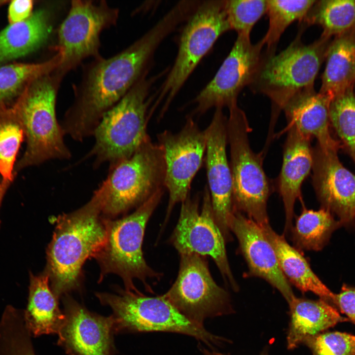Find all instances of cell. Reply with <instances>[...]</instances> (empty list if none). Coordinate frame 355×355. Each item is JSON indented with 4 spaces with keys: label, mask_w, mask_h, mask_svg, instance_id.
<instances>
[{
    "label": "cell",
    "mask_w": 355,
    "mask_h": 355,
    "mask_svg": "<svg viewBox=\"0 0 355 355\" xmlns=\"http://www.w3.org/2000/svg\"><path fill=\"white\" fill-rule=\"evenodd\" d=\"M106 195L103 182L86 204L57 218L44 271L58 299L80 288L85 261L93 257L106 240V218L102 214Z\"/></svg>",
    "instance_id": "2"
},
{
    "label": "cell",
    "mask_w": 355,
    "mask_h": 355,
    "mask_svg": "<svg viewBox=\"0 0 355 355\" xmlns=\"http://www.w3.org/2000/svg\"><path fill=\"white\" fill-rule=\"evenodd\" d=\"M116 293H96L104 305L111 308L114 333L168 332L195 338L213 349L226 340L185 317L163 295L150 297L138 290L117 287Z\"/></svg>",
    "instance_id": "6"
},
{
    "label": "cell",
    "mask_w": 355,
    "mask_h": 355,
    "mask_svg": "<svg viewBox=\"0 0 355 355\" xmlns=\"http://www.w3.org/2000/svg\"><path fill=\"white\" fill-rule=\"evenodd\" d=\"M34 2L31 0H15L9 3L8 19L10 24L23 21L33 13Z\"/></svg>",
    "instance_id": "37"
},
{
    "label": "cell",
    "mask_w": 355,
    "mask_h": 355,
    "mask_svg": "<svg viewBox=\"0 0 355 355\" xmlns=\"http://www.w3.org/2000/svg\"><path fill=\"white\" fill-rule=\"evenodd\" d=\"M60 55L39 63H15L0 67V109L11 106L32 80L49 73L59 66Z\"/></svg>",
    "instance_id": "28"
},
{
    "label": "cell",
    "mask_w": 355,
    "mask_h": 355,
    "mask_svg": "<svg viewBox=\"0 0 355 355\" xmlns=\"http://www.w3.org/2000/svg\"><path fill=\"white\" fill-rule=\"evenodd\" d=\"M227 144L233 183L234 210L245 213L260 227L269 224L267 204L271 185L263 168V154L251 148V131L245 112L237 105L229 108Z\"/></svg>",
    "instance_id": "8"
},
{
    "label": "cell",
    "mask_w": 355,
    "mask_h": 355,
    "mask_svg": "<svg viewBox=\"0 0 355 355\" xmlns=\"http://www.w3.org/2000/svg\"><path fill=\"white\" fill-rule=\"evenodd\" d=\"M336 299L338 311L355 324V287L344 284Z\"/></svg>",
    "instance_id": "36"
},
{
    "label": "cell",
    "mask_w": 355,
    "mask_h": 355,
    "mask_svg": "<svg viewBox=\"0 0 355 355\" xmlns=\"http://www.w3.org/2000/svg\"><path fill=\"white\" fill-rule=\"evenodd\" d=\"M227 121L222 108H216L211 123L204 130V160L214 217L225 241H229L231 236L228 221L234 208L232 178L226 151Z\"/></svg>",
    "instance_id": "16"
},
{
    "label": "cell",
    "mask_w": 355,
    "mask_h": 355,
    "mask_svg": "<svg viewBox=\"0 0 355 355\" xmlns=\"http://www.w3.org/2000/svg\"><path fill=\"white\" fill-rule=\"evenodd\" d=\"M286 128L287 134L277 186L285 212L284 232L288 235L293 226L295 203L301 197L302 183L313 168V152L310 138L293 126L287 125Z\"/></svg>",
    "instance_id": "20"
},
{
    "label": "cell",
    "mask_w": 355,
    "mask_h": 355,
    "mask_svg": "<svg viewBox=\"0 0 355 355\" xmlns=\"http://www.w3.org/2000/svg\"><path fill=\"white\" fill-rule=\"evenodd\" d=\"M178 277L164 297L190 320L203 325L208 318L233 312L229 295L217 285L205 257L180 254Z\"/></svg>",
    "instance_id": "12"
},
{
    "label": "cell",
    "mask_w": 355,
    "mask_h": 355,
    "mask_svg": "<svg viewBox=\"0 0 355 355\" xmlns=\"http://www.w3.org/2000/svg\"><path fill=\"white\" fill-rule=\"evenodd\" d=\"M61 80L53 72L30 81L11 106L24 131L26 147L14 174L50 160H68L71 153L58 121L56 100Z\"/></svg>",
    "instance_id": "4"
},
{
    "label": "cell",
    "mask_w": 355,
    "mask_h": 355,
    "mask_svg": "<svg viewBox=\"0 0 355 355\" xmlns=\"http://www.w3.org/2000/svg\"><path fill=\"white\" fill-rule=\"evenodd\" d=\"M165 176L162 148L149 136L131 156L109 167L104 181L106 195L103 216L111 219L138 208L165 188Z\"/></svg>",
    "instance_id": "9"
},
{
    "label": "cell",
    "mask_w": 355,
    "mask_h": 355,
    "mask_svg": "<svg viewBox=\"0 0 355 355\" xmlns=\"http://www.w3.org/2000/svg\"><path fill=\"white\" fill-rule=\"evenodd\" d=\"M191 115L178 133L165 130L157 135L162 147L165 166V187L169 201L164 224L175 205L190 195L192 181L202 165L206 149L205 131Z\"/></svg>",
    "instance_id": "14"
},
{
    "label": "cell",
    "mask_w": 355,
    "mask_h": 355,
    "mask_svg": "<svg viewBox=\"0 0 355 355\" xmlns=\"http://www.w3.org/2000/svg\"><path fill=\"white\" fill-rule=\"evenodd\" d=\"M316 2L314 0H268L267 13L269 26L262 38L266 51L276 53L277 46L282 34L293 22L302 21Z\"/></svg>",
    "instance_id": "30"
},
{
    "label": "cell",
    "mask_w": 355,
    "mask_h": 355,
    "mask_svg": "<svg viewBox=\"0 0 355 355\" xmlns=\"http://www.w3.org/2000/svg\"><path fill=\"white\" fill-rule=\"evenodd\" d=\"M312 355H355V336L338 331L322 332L303 342Z\"/></svg>",
    "instance_id": "35"
},
{
    "label": "cell",
    "mask_w": 355,
    "mask_h": 355,
    "mask_svg": "<svg viewBox=\"0 0 355 355\" xmlns=\"http://www.w3.org/2000/svg\"><path fill=\"white\" fill-rule=\"evenodd\" d=\"M6 2L5 1H0V7L3 4V3Z\"/></svg>",
    "instance_id": "40"
},
{
    "label": "cell",
    "mask_w": 355,
    "mask_h": 355,
    "mask_svg": "<svg viewBox=\"0 0 355 355\" xmlns=\"http://www.w3.org/2000/svg\"><path fill=\"white\" fill-rule=\"evenodd\" d=\"M295 38L278 54L263 51L253 78L248 86L255 93L268 97L272 104L269 138L280 113L299 92L314 88L315 79L328 46V38L305 44L301 37L307 27L302 23Z\"/></svg>",
    "instance_id": "3"
},
{
    "label": "cell",
    "mask_w": 355,
    "mask_h": 355,
    "mask_svg": "<svg viewBox=\"0 0 355 355\" xmlns=\"http://www.w3.org/2000/svg\"><path fill=\"white\" fill-rule=\"evenodd\" d=\"M341 226L340 221L329 210L322 208L314 211L304 207L290 232L298 248L319 251L327 244L332 233Z\"/></svg>",
    "instance_id": "27"
},
{
    "label": "cell",
    "mask_w": 355,
    "mask_h": 355,
    "mask_svg": "<svg viewBox=\"0 0 355 355\" xmlns=\"http://www.w3.org/2000/svg\"><path fill=\"white\" fill-rule=\"evenodd\" d=\"M290 320L287 335V347L292 350L314 336L341 322L349 321L327 302L298 298L288 303Z\"/></svg>",
    "instance_id": "23"
},
{
    "label": "cell",
    "mask_w": 355,
    "mask_h": 355,
    "mask_svg": "<svg viewBox=\"0 0 355 355\" xmlns=\"http://www.w3.org/2000/svg\"><path fill=\"white\" fill-rule=\"evenodd\" d=\"M62 298L65 320L58 344L69 355H114L112 316L89 311L69 294Z\"/></svg>",
    "instance_id": "17"
},
{
    "label": "cell",
    "mask_w": 355,
    "mask_h": 355,
    "mask_svg": "<svg viewBox=\"0 0 355 355\" xmlns=\"http://www.w3.org/2000/svg\"><path fill=\"white\" fill-rule=\"evenodd\" d=\"M49 282V275L44 271L38 275L30 273L28 301L24 318L27 328L34 336L58 334L65 320Z\"/></svg>",
    "instance_id": "25"
},
{
    "label": "cell",
    "mask_w": 355,
    "mask_h": 355,
    "mask_svg": "<svg viewBox=\"0 0 355 355\" xmlns=\"http://www.w3.org/2000/svg\"><path fill=\"white\" fill-rule=\"evenodd\" d=\"M261 228L273 247L282 271L290 284L302 292L314 293L338 310L336 294L314 273L302 254L290 246L284 236L274 231L270 224Z\"/></svg>",
    "instance_id": "22"
},
{
    "label": "cell",
    "mask_w": 355,
    "mask_h": 355,
    "mask_svg": "<svg viewBox=\"0 0 355 355\" xmlns=\"http://www.w3.org/2000/svg\"><path fill=\"white\" fill-rule=\"evenodd\" d=\"M164 192V189L158 191L132 213L121 219L106 218V240L93 256L101 269L100 281L113 273L121 278L126 289L138 290L133 280L138 279L151 290L147 280L160 278L161 274L145 261L142 246L146 224Z\"/></svg>",
    "instance_id": "7"
},
{
    "label": "cell",
    "mask_w": 355,
    "mask_h": 355,
    "mask_svg": "<svg viewBox=\"0 0 355 355\" xmlns=\"http://www.w3.org/2000/svg\"><path fill=\"white\" fill-rule=\"evenodd\" d=\"M25 136L22 125L11 106L0 109V176L13 181L16 160Z\"/></svg>",
    "instance_id": "31"
},
{
    "label": "cell",
    "mask_w": 355,
    "mask_h": 355,
    "mask_svg": "<svg viewBox=\"0 0 355 355\" xmlns=\"http://www.w3.org/2000/svg\"><path fill=\"white\" fill-rule=\"evenodd\" d=\"M319 92L331 101L355 83V36L344 34L328 45Z\"/></svg>",
    "instance_id": "26"
},
{
    "label": "cell",
    "mask_w": 355,
    "mask_h": 355,
    "mask_svg": "<svg viewBox=\"0 0 355 355\" xmlns=\"http://www.w3.org/2000/svg\"><path fill=\"white\" fill-rule=\"evenodd\" d=\"M199 201L198 195L194 198L189 195L181 203L170 242L179 254L195 253L211 257L224 280L236 289L238 285L228 262L226 241L214 217L207 184L204 187L201 210Z\"/></svg>",
    "instance_id": "13"
},
{
    "label": "cell",
    "mask_w": 355,
    "mask_h": 355,
    "mask_svg": "<svg viewBox=\"0 0 355 355\" xmlns=\"http://www.w3.org/2000/svg\"><path fill=\"white\" fill-rule=\"evenodd\" d=\"M300 23L319 25L323 29L321 36L328 38L345 34L355 26V0H316Z\"/></svg>",
    "instance_id": "29"
},
{
    "label": "cell",
    "mask_w": 355,
    "mask_h": 355,
    "mask_svg": "<svg viewBox=\"0 0 355 355\" xmlns=\"http://www.w3.org/2000/svg\"><path fill=\"white\" fill-rule=\"evenodd\" d=\"M268 0H225V9L230 30L250 37L255 23L267 12Z\"/></svg>",
    "instance_id": "33"
},
{
    "label": "cell",
    "mask_w": 355,
    "mask_h": 355,
    "mask_svg": "<svg viewBox=\"0 0 355 355\" xmlns=\"http://www.w3.org/2000/svg\"><path fill=\"white\" fill-rule=\"evenodd\" d=\"M247 262L248 275L259 277L277 289L288 303L294 296L283 273L274 248L262 228L242 213L235 210L228 221Z\"/></svg>",
    "instance_id": "19"
},
{
    "label": "cell",
    "mask_w": 355,
    "mask_h": 355,
    "mask_svg": "<svg viewBox=\"0 0 355 355\" xmlns=\"http://www.w3.org/2000/svg\"><path fill=\"white\" fill-rule=\"evenodd\" d=\"M200 351L203 355H226L222 353L214 351L213 349H208L201 346L200 347ZM261 355H267L265 353H263Z\"/></svg>",
    "instance_id": "39"
},
{
    "label": "cell",
    "mask_w": 355,
    "mask_h": 355,
    "mask_svg": "<svg viewBox=\"0 0 355 355\" xmlns=\"http://www.w3.org/2000/svg\"><path fill=\"white\" fill-rule=\"evenodd\" d=\"M229 30L225 0L198 3L183 29L176 60L159 90L152 112L164 101L160 113L162 117L202 58L219 37Z\"/></svg>",
    "instance_id": "10"
},
{
    "label": "cell",
    "mask_w": 355,
    "mask_h": 355,
    "mask_svg": "<svg viewBox=\"0 0 355 355\" xmlns=\"http://www.w3.org/2000/svg\"><path fill=\"white\" fill-rule=\"evenodd\" d=\"M264 46L262 39L252 44L250 37L237 35L213 78L193 100L196 106L191 116H201L213 107L229 108L237 104L239 94L253 78Z\"/></svg>",
    "instance_id": "15"
},
{
    "label": "cell",
    "mask_w": 355,
    "mask_h": 355,
    "mask_svg": "<svg viewBox=\"0 0 355 355\" xmlns=\"http://www.w3.org/2000/svg\"><path fill=\"white\" fill-rule=\"evenodd\" d=\"M11 182L4 180L0 176V207L3 197Z\"/></svg>",
    "instance_id": "38"
},
{
    "label": "cell",
    "mask_w": 355,
    "mask_h": 355,
    "mask_svg": "<svg viewBox=\"0 0 355 355\" xmlns=\"http://www.w3.org/2000/svg\"><path fill=\"white\" fill-rule=\"evenodd\" d=\"M119 13L118 8L105 0L71 1L69 13L60 26L54 47L61 56L59 65L53 71L58 77L63 80L88 58L102 57L100 54L101 34L117 23Z\"/></svg>",
    "instance_id": "11"
},
{
    "label": "cell",
    "mask_w": 355,
    "mask_h": 355,
    "mask_svg": "<svg viewBox=\"0 0 355 355\" xmlns=\"http://www.w3.org/2000/svg\"><path fill=\"white\" fill-rule=\"evenodd\" d=\"M52 30L50 13L40 9L26 20L10 24L0 32V65L36 51L47 40Z\"/></svg>",
    "instance_id": "24"
},
{
    "label": "cell",
    "mask_w": 355,
    "mask_h": 355,
    "mask_svg": "<svg viewBox=\"0 0 355 355\" xmlns=\"http://www.w3.org/2000/svg\"><path fill=\"white\" fill-rule=\"evenodd\" d=\"M313 183L322 208L336 214L342 226L355 225V176L340 162L337 151L313 149Z\"/></svg>",
    "instance_id": "18"
},
{
    "label": "cell",
    "mask_w": 355,
    "mask_h": 355,
    "mask_svg": "<svg viewBox=\"0 0 355 355\" xmlns=\"http://www.w3.org/2000/svg\"><path fill=\"white\" fill-rule=\"evenodd\" d=\"M330 123L355 158V97L353 88L331 100Z\"/></svg>",
    "instance_id": "32"
},
{
    "label": "cell",
    "mask_w": 355,
    "mask_h": 355,
    "mask_svg": "<svg viewBox=\"0 0 355 355\" xmlns=\"http://www.w3.org/2000/svg\"><path fill=\"white\" fill-rule=\"evenodd\" d=\"M177 26L175 19L165 14L124 50L86 65L81 80L73 87V103L60 123L65 135L78 142L93 136L104 115L146 72L155 50Z\"/></svg>",
    "instance_id": "1"
},
{
    "label": "cell",
    "mask_w": 355,
    "mask_h": 355,
    "mask_svg": "<svg viewBox=\"0 0 355 355\" xmlns=\"http://www.w3.org/2000/svg\"><path fill=\"white\" fill-rule=\"evenodd\" d=\"M330 102L314 88L307 89L294 96L283 111L288 125L294 126L310 139L316 138L321 148L337 151L339 144L329 130Z\"/></svg>",
    "instance_id": "21"
},
{
    "label": "cell",
    "mask_w": 355,
    "mask_h": 355,
    "mask_svg": "<svg viewBox=\"0 0 355 355\" xmlns=\"http://www.w3.org/2000/svg\"><path fill=\"white\" fill-rule=\"evenodd\" d=\"M24 320L10 318L0 324V355H35Z\"/></svg>",
    "instance_id": "34"
},
{
    "label": "cell",
    "mask_w": 355,
    "mask_h": 355,
    "mask_svg": "<svg viewBox=\"0 0 355 355\" xmlns=\"http://www.w3.org/2000/svg\"><path fill=\"white\" fill-rule=\"evenodd\" d=\"M146 72L128 93L103 116L94 131V144L86 157L94 158L93 166L108 163L109 167L130 156L149 136L147 114L153 99L148 98L156 78Z\"/></svg>",
    "instance_id": "5"
}]
</instances>
